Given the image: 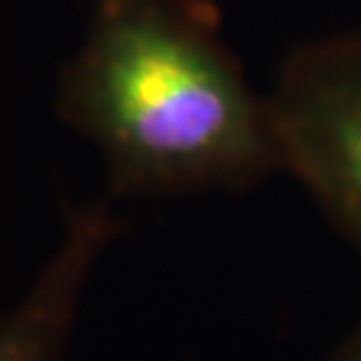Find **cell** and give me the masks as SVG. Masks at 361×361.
Returning <instances> with one entry per match:
<instances>
[{"label": "cell", "mask_w": 361, "mask_h": 361, "mask_svg": "<svg viewBox=\"0 0 361 361\" xmlns=\"http://www.w3.org/2000/svg\"><path fill=\"white\" fill-rule=\"evenodd\" d=\"M54 107L116 201L241 193L279 174L268 97L209 0H94Z\"/></svg>", "instance_id": "obj_1"}, {"label": "cell", "mask_w": 361, "mask_h": 361, "mask_svg": "<svg viewBox=\"0 0 361 361\" xmlns=\"http://www.w3.org/2000/svg\"><path fill=\"white\" fill-rule=\"evenodd\" d=\"M265 97L279 171L361 257V30L295 46Z\"/></svg>", "instance_id": "obj_2"}, {"label": "cell", "mask_w": 361, "mask_h": 361, "mask_svg": "<svg viewBox=\"0 0 361 361\" xmlns=\"http://www.w3.org/2000/svg\"><path fill=\"white\" fill-rule=\"evenodd\" d=\"M110 193L67 204L62 235L19 300L0 308V361H67L104 255L126 233Z\"/></svg>", "instance_id": "obj_3"}, {"label": "cell", "mask_w": 361, "mask_h": 361, "mask_svg": "<svg viewBox=\"0 0 361 361\" xmlns=\"http://www.w3.org/2000/svg\"><path fill=\"white\" fill-rule=\"evenodd\" d=\"M329 361H361V324L350 332Z\"/></svg>", "instance_id": "obj_4"}]
</instances>
